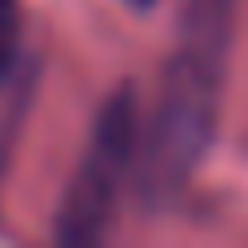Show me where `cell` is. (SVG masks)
Masks as SVG:
<instances>
[{
    "label": "cell",
    "mask_w": 248,
    "mask_h": 248,
    "mask_svg": "<svg viewBox=\"0 0 248 248\" xmlns=\"http://www.w3.org/2000/svg\"><path fill=\"white\" fill-rule=\"evenodd\" d=\"M235 17L240 0H183L174 52L161 70L153 113L140 126L135 192L140 205L153 214L174 205L209 157L222 113Z\"/></svg>",
    "instance_id": "cell-1"
},
{
    "label": "cell",
    "mask_w": 248,
    "mask_h": 248,
    "mask_svg": "<svg viewBox=\"0 0 248 248\" xmlns=\"http://www.w3.org/2000/svg\"><path fill=\"white\" fill-rule=\"evenodd\" d=\"M140 161V100L135 87H118L92 118L87 148L74 166V179L57 205V244L87 248L100 244L118 218V201L135 179Z\"/></svg>",
    "instance_id": "cell-2"
},
{
    "label": "cell",
    "mask_w": 248,
    "mask_h": 248,
    "mask_svg": "<svg viewBox=\"0 0 248 248\" xmlns=\"http://www.w3.org/2000/svg\"><path fill=\"white\" fill-rule=\"evenodd\" d=\"M31 96H35V65L17 61V65L0 78V174H4V166H9V157H13L17 135H22Z\"/></svg>",
    "instance_id": "cell-3"
},
{
    "label": "cell",
    "mask_w": 248,
    "mask_h": 248,
    "mask_svg": "<svg viewBox=\"0 0 248 248\" xmlns=\"http://www.w3.org/2000/svg\"><path fill=\"white\" fill-rule=\"evenodd\" d=\"M17 39H22V17L13 0H0V78L22 61L17 57Z\"/></svg>",
    "instance_id": "cell-4"
},
{
    "label": "cell",
    "mask_w": 248,
    "mask_h": 248,
    "mask_svg": "<svg viewBox=\"0 0 248 248\" xmlns=\"http://www.w3.org/2000/svg\"><path fill=\"white\" fill-rule=\"evenodd\" d=\"M122 4H131V9H153L157 0H122Z\"/></svg>",
    "instance_id": "cell-5"
}]
</instances>
